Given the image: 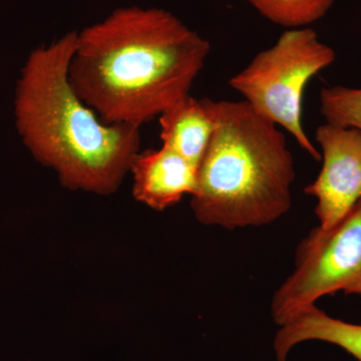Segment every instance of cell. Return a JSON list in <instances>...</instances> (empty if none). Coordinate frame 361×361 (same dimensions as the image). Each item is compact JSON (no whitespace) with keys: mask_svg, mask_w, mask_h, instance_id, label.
<instances>
[{"mask_svg":"<svg viewBox=\"0 0 361 361\" xmlns=\"http://www.w3.org/2000/svg\"><path fill=\"white\" fill-rule=\"evenodd\" d=\"M211 44L158 7H118L78 32L68 80L106 125L141 128L185 97Z\"/></svg>","mask_w":361,"mask_h":361,"instance_id":"cell-1","label":"cell"},{"mask_svg":"<svg viewBox=\"0 0 361 361\" xmlns=\"http://www.w3.org/2000/svg\"><path fill=\"white\" fill-rule=\"evenodd\" d=\"M78 32L33 49L14 90L13 115L23 144L61 185L99 195L118 191L141 148V128L106 125L68 80Z\"/></svg>","mask_w":361,"mask_h":361,"instance_id":"cell-2","label":"cell"},{"mask_svg":"<svg viewBox=\"0 0 361 361\" xmlns=\"http://www.w3.org/2000/svg\"><path fill=\"white\" fill-rule=\"evenodd\" d=\"M215 130L197 174L192 210L227 230L269 225L288 212L295 180L283 133L245 101L210 99Z\"/></svg>","mask_w":361,"mask_h":361,"instance_id":"cell-3","label":"cell"},{"mask_svg":"<svg viewBox=\"0 0 361 361\" xmlns=\"http://www.w3.org/2000/svg\"><path fill=\"white\" fill-rule=\"evenodd\" d=\"M332 47L310 27L286 30L230 78L233 90L259 115L283 128L315 161L322 160L302 125V99L308 82L336 61Z\"/></svg>","mask_w":361,"mask_h":361,"instance_id":"cell-4","label":"cell"},{"mask_svg":"<svg viewBox=\"0 0 361 361\" xmlns=\"http://www.w3.org/2000/svg\"><path fill=\"white\" fill-rule=\"evenodd\" d=\"M338 291L361 295V199L334 227H316L299 244L295 268L275 291L271 315L281 326Z\"/></svg>","mask_w":361,"mask_h":361,"instance_id":"cell-5","label":"cell"},{"mask_svg":"<svg viewBox=\"0 0 361 361\" xmlns=\"http://www.w3.org/2000/svg\"><path fill=\"white\" fill-rule=\"evenodd\" d=\"M322 152V169L304 189L314 197L320 229L327 230L361 199V132L325 123L316 130Z\"/></svg>","mask_w":361,"mask_h":361,"instance_id":"cell-6","label":"cell"},{"mask_svg":"<svg viewBox=\"0 0 361 361\" xmlns=\"http://www.w3.org/2000/svg\"><path fill=\"white\" fill-rule=\"evenodd\" d=\"M130 172L135 200L154 210L170 208L196 190L198 169L168 147L140 152Z\"/></svg>","mask_w":361,"mask_h":361,"instance_id":"cell-7","label":"cell"},{"mask_svg":"<svg viewBox=\"0 0 361 361\" xmlns=\"http://www.w3.org/2000/svg\"><path fill=\"white\" fill-rule=\"evenodd\" d=\"M279 327L273 341L277 361H287L292 349L308 341L334 344L361 361V324L331 317L315 304L299 311Z\"/></svg>","mask_w":361,"mask_h":361,"instance_id":"cell-8","label":"cell"},{"mask_svg":"<svg viewBox=\"0 0 361 361\" xmlns=\"http://www.w3.org/2000/svg\"><path fill=\"white\" fill-rule=\"evenodd\" d=\"M159 123L163 146L177 152L198 169L215 130L210 99L188 96L164 111Z\"/></svg>","mask_w":361,"mask_h":361,"instance_id":"cell-9","label":"cell"},{"mask_svg":"<svg viewBox=\"0 0 361 361\" xmlns=\"http://www.w3.org/2000/svg\"><path fill=\"white\" fill-rule=\"evenodd\" d=\"M263 18L287 30L308 27L334 6L336 0H246Z\"/></svg>","mask_w":361,"mask_h":361,"instance_id":"cell-10","label":"cell"},{"mask_svg":"<svg viewBox=\"0 0 361 361\" xmlns=\"http://www.w3.org/2000/svg\"><path fill=\"white\" fill-rule=\"evenodd\" d=\"M319 99L320 113L326 123L361 132V87H324Z\"/></svg>","mask_w":361,"mask_h":361,"instance_id":"cell-11","label":"cell"}]
</instances>
